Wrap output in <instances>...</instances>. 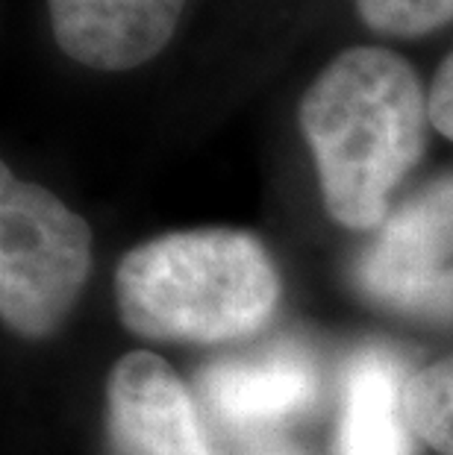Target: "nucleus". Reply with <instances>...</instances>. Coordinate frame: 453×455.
I'll list each match as a JSON object with an SVG mask.
<instances>
[{
  "label": "nucleus",
  "instance_id": "12",
  "mask_svg": "<svg viewBox=\"0 0 453 455\" xmlns=\"http://www.w3.org/2000/svg\"><path fill=\"white\" fill-rule=\"evenodd\" d=\"M263 455H292V452H283V450H277V452H263Z\"/></svg>",
  "mask_w": 453,
  "mask_h": 455
},
{
  "label": "nucleus",
  "instance_id": "7",
  "mask_svg": "<svg viewBox=\"0 0 453 455\" xmlns=\"http://www.w3.org/2000/svg\"><path fill=\"white\" fill-rule=\"evenodd\" d=\"M198 388L230 429H259L312 409L315 362L301 347L277 344L247 358H224L198 373Z\"/></svg>",
  "mask_w": 453,
  "mask_h": 455
},
{
  "label": "nucleus",
  "instance_id": "4",
  "mask_svg": "<svg viewBox=\"0 0 453 455\" xmlns=\"http://www.w3.org/2000/svg\"><path fill=\"white\" fill-rule=\"evenodd\" d=\"M353 283L383 312L453 323V173L389 212L356 259Z\"/></svg>",
  "mask_w": 453,
  "mask_h": 455
},
{
  "label": "nucleus",
  "instance_id": "3",
  "mask_svg": "<svg viewBox=\"0 0 453 455\" xmlns=\"http://www.w3.org/2000/svg\"><path fill=\"white\" fill-rule=\"evenodd\" d=\"M92 270V229L36 182L0 168V315L42 341L71 315Z\"/></svg>",
  "mask_w": 453,
  "mask_h": 455
},
{
  "label": "nucleus",
  "instance_id": "5",
  "mask_svg": "<svg viewBox=\"0 0 453 455\" xmlns=\"http://www.w3.org/2000/svg\"><path fill=\"white\" fill-rule=\"evenodd\" d=\"M109 455H212L198 405L166 358L121 355L106 379Z\"/></svg>",
  "mask_w": 453,
  "mask_h": 455
},
{
  "label": "nucleus",
  "instance_id": "2",
  "mask_svg": "<svg viewBox=\"0 0 453 455\" xmlns=\"http://www.w3.org/2000/svg\"><path fill=\"white\" fill-rule=\"evenodd\" d=\"M279 303V274L254 232L206 227L157 235L115 270L121 323L168 344H224L256 335Z\"/></svg>",
  "mask_w": 453,
  "mask_h": 455
},
{
  "label": "nucleus",
  "instance_id": "9",
  "mask_svg": "<svg viewBox=\"0 0 453 455\" xmlns=\"http://www.w3.org/2000/svg\"><path fill=\"white\" fill-rule=\"evenodd\" d=\"M403 400L418 438L436 455H453V353L412 373Z\"/></svg>",
  "mask_w": 453,
  "mask_h": 455
},
{
  "label": "nucleus",
  "instance_id": "6",
  "mask_svg": "<svg viewBox=\"0 0 453 455\" xmlns=\"http://www.w3.org/2000/svg\"><path fill=\"white\" fill-rule=\"evenodd\" d=\"M182 9L186 0H47L60 51L94 71H130L153 60Z\"/></svg>",
  "mask_w": 453,
  "mask_h": 455
},
{
  "label": "nucleus",
  "instance_id": "1",
  "mask_svg": "<svg viewBox=\"0 0 453 455\" xmlns=\"http://www.w3.org/2000/svg\"><path fill=\"white\" fill-rule=\"evenodd\" d=\"M297 124L327 215L348 229H377L427 148L430 94L400 53L348 47L303 92Z\"/></svg>",
  "mask_w": 453,
  "mask_h": 455
},
{
  "label": "nucleus",
  "instance_id": "10",
  "mask_svg": "<svg viewBox=\"0 0 453 455\" xmlns=\"http://www.w3.org/2000/svg\"><path fill=\"white\" fill-rule=\"evenodd\" d=\"M356 12L377 36L421 38L453 24V0H356Z\"/></svg>",
  "mask_w": 453,
  "mask_h": 455
},
{
  "label": "nucleus",
  "instance_id": "8",
  "mask_svg": "<svg viewBox=\"0 0 453 455\" xmlns=\"http://www.w3.org/2000/svg\"><path fill=\"white\" fill-rule=\"evenodd\" d=\"M403 362L385 347H360L344 364L333 455H421L407 414Z\"/></svg>",
  "mask_w": 453,
  "mask_h": 455
},
{
  "label": "nucleus",
  "instance_id": "11",
  "mask_svg": "<svg viewBox=\"0 0 453 455\" xmlns=\"http://www.w3.org/2000/svg\"><path fill=\"white\" fill-rule=\"evenodd\" d=\"M430 124L453 141V53L445 56L430 85Z\"/></svg>",
  "mask_w": 453,
  "mask_h": 455
}]
</instances>
